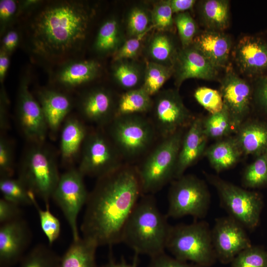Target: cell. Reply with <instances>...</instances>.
<instances>
[{
	"label": "cell",
	"mask_w": 267,
	"mask_h": 267,
	"mask_svg": "<svg viewBox=\"0 0 267 267\" xmlns=\"http://www.w3.org/2000/svg\"><path fill=\"white\" fill-rule=\"evenodd\" d=\"M29 14L28 47L36 59L60 64L75 59L87 39L92 9L82 1H53Z\"/></svg>",
	"instance_id": "cell-1"
},
{
	"label": "cell",
	"mask_w": 267,
	"mask_h": 267,
	"mask_svg": "<svg viewBox=\"0 0 267 267\" xmlns=\"http://www.w3.org/2000/svg\"><path fill=\"white\" fill-rule=\"evenodd\" d=\"M142 195L135 167L123 164L98 178L86 204L82 238L97 247L121 243L125 223Z\"/></svg>",
	"instance_id": "cell-2"
},
{
	"label": "cell",
	"mask_w": 267,
	"mask_h": 267,
	"mask_svg": "<svg viewBox=\"0 0 267 267\" xmlns=\"http://www.w3.org/2000/svg\"><path fill=\"white\" fill-rule=\"evenodd\" d=\"M159 210L153 194L139 199L123 229L121 242L134 254L150 258L165 252L171 225Z\"/></svg>",
	"instance_id": "cell-3"
},
{
	"label": "cell",
	"mask_w": 267,
	"mask_h": 267,
	"mask_svg": "<svg viewBox=\"0 0 267 267\" xmlns=\"http://www.w3.org/2000/svg\"><path fill=\"white\" fill-rule=\"evenodd\" d=\"M166 249L175 258L202 267H210L217 261L211 229L204 221L171 225Z\"/></svg>",
	"instance_id": "cell-4"
},
{
	"label": "cell",
	"mask_w": 267,
	"mask_h": 267,
	"mask_svg": "<svg viewBox=\"0 0 267 267\" xmlns=\"http://www.w3.org/2000/svg\"><path fill=\"white\" fill-rule=\"evenodd\" d=\"M183 135L181 129L162 138L141 165L136 167L143 195L156 193L174 179Z\"/></svg>",
	"instance_id": "cell-5"
},
{
	"label": "cell",
	"mask_w": 267,
	"mask_h": 267,
	"mask_svg": "<svg viewBox=\"0 0 267 267\" xmlns=\"http://www.w3.org/2000/svg\"><path fill=\"white\" fill-rule=\"evenodd\" d=\"M33 145L25 155L18 178L49 207L60 176L51 152L42 144Z\"/></svg>",
	"instance_id": "cell-6"
},
{
	"label": "cell",
	"mask_w": 267,
	"mask_h": 267,
	"mask_svg": "<svg viewBox=\"0 0 267 267\" xmlns=\"http://www.w3.org/2000/svg\"><path fill=\"white\" fill-rule=\"evenodd\" d=\"M109 125V138L122 158L127 159L144 153L156 132L153 123L139 114L115 117Z\"/></svg>",
	"instance_id": "cell-7"
},
{
	"label": "cell",
	"mask_w": 267,
	"mask_h": 267,
	"mask_svg": "<svg viewBox=\"0 0 267 267\" xmlns=\"http://www.w3.org/2000/svg\"><path fill=\"white\" fill-rule=\"evenodd\" d=\"M168 218L190 216L198 219L207 214L211 201L205 183L191 175H182L172 181L168 192Z\"/></svg>",
	"instance_id": "cell-8"
},
{
	"label": "cell",
	"mask_w": 267,
	"mask_h": 267,
	"mask_svg": "<svg viewBox=\"0 0 267 267\" xmlns=\"http://www.w3.org/2000/svg\"><path fill=\"white\" fill-rule=\"evenodd\" d=\"M207 178L216 188L221 205L228 216L245 229H255L260 222L264 206L260 194L242 188L215 176L210 175Z\"/></svg>",
	"instance_id": "cell-9"
},
{
	"label": "cell",
	"mask_w": 267,
	"mask_h": 267,
	"mask_svg": "<svg viewBox=\"0 0 267 267\" xmlns=\"http://www.w3.org/2000/svg\"><path fill=\"white\" fill-rule=\"evenodd\" d=\"M122 158L109 136L100 131L92 132L83 143L78 170L84 176L98 178L121 167Z\"/></svg>",
	"instance_id": "cell-10"
},
{
	"label": "cell",
	"mask_w": 267,
	"mask_h": 267,
	"mask_svg": "<svg viewBox=\"0 0 267 267\" xmlns=\"http://www.w3.org/2000/svg\"><path fill=\"white\" fill-rule=\"evenodd\" d=\"M78 169H71L60 176L52 198L61 209L71 229L74 241L81 237L78 227L79 214L86 205L89 193Z\"/></svg>",
	"instance_id": "cell-11"
},
{
	"label": "cell",
	"mask_w": 267,
	"mask_h": 267,
	"mask_svg": "<svg viewBox=\"0 0 267 267\" xmlns=\"http://www.w3.org/2000/svg\"><path fill=\"white\" fill-rule=\"evenodd\" d=\"M159 92L154 104L153 124L156 131L164 138L189 126L194 119L177 90Z\"/></svg>",
	"instance_id": "cell-12"
},
{
	"label": "cell",
	"mask_w": 267,
	"mask_h": 267,
	"mask_svg": "<svg viewBox=\"0 0 267 267\" xmlns=\"http://www.w3.org/2000/svg\"><path fill=\"white\" fill-rule=\"evenodd\" d=\"M211 234L217 259L223 264H230L239 253L252 245L246 229L229 216L216 219Z\"/></svg>",
	"instance_id": "cell-13"
},
{
	"label": "cell",
	"mask_w": 267,
	"mask_h": 267,
	"mask_svg": "<svg viewBox=\"0 0 267 267\" xmlns=\"http://www.w3.org/2000/svg\"><path fill=\"white\" fill-rule=\"evenodd\" d=\"M29 79L22 78L18 88L17 116L25 137L33 144H42L48 128L41 106L29 89Z\"/></svg>",
	"instance_id": "cell-14"
},
{
	"label": "cell",
	"mask_w": 267,
	"mask_h": 267,
	"mask_svg": "<svg viewBox=\"0 0 267 267\" xmlns=\"http://www.w3.org/2000/svg\"><path fill=\"white\" fill-rule=\"evenodd\" d=\"M220 92L236 133L249 113L250 87L245 81L229 73L222 81Z\"/></svg>",
	"instance_id": "cell-15"
},
{
	"label": "cell",
	"mask_w": 267,
	"mask_h": 267,
	"mask_svg": "<svg viewBox=\"0 0 267 267\" xmlns=\"http://www.w3.org/2000/svg\"><path fill=\"white\" fill-rule=\"evenodd\" d=\"M173 66L178 87L188 79L213 80L218 73V68L192 44L177 52Z\"/></svg>",
	"instance_id": "cell-16"
},
{
	"label": "cell",
	"mask_w": 267,
	"mask_h": 267,
	"mask_svg": "<svg viewBox=\"0 0 267 267\" xmlns=\"http://www.w3.org/2000/svg\"><path fill=\"white\" fill-rule=\"evenodd\" d=\"M30 232L26 222L19 218L1 224L0 227V263L9 267L22 256L30 241Z\"/></svg>",
	"instance_id": "cell-17"
},
{
	"label": "cell",
	"mask_w": 267,
	"mask_h": 267,
	"mask_svg": "<svg viewBox=\"0 0 267 267\" xmlns=\"http://www.w3.org/2000/svg\"><path fill=\"white\" fill-rule=\"evenodd\" d=\"M78 106L81 116L99 125L110 124L115 117L116 104L112 93L103 88H96L84 92Z\"/></svg>",
	"instance_id": "cell-18"
},
{
	"label": "cell",
	"mask_w": 267,
	"mask_h": 267,
	"mask_svg": "<svg viewBox=\"0 0 267 267\" xmlns=\"http://www.w3.org/2000/svg\"><path fill=\"white\" fill-rule=\"evenodd\" d=\"M100 69V64L96 60L72 59L61 64L52 78L61 87L74 89L93 81Z\"/></svg>",
	"instance_id": "cell-19"
},
{
	"label": "cell",
	"mask_w": 267,
	"mask_h": 267,
	"mask_svg": "<svg viewBox=\"0 0 267 267\" xmlns=\"http://www.w3.org/2000/svg\"><path fill=\"white\" fill-rule=\"evenodd\" d=\"M201 118L194 119L184 134L178 154L174 179L184 175L185 170L194 164L204 152L208 137L205 134Z\"/></svg>",
	"instance_id": "cell-20"
},
{
	"label": "cell",
	"mask_w": 267,
	"mask_h": 267,
	"mask_svg": "<svg viewBox=\"0 0 267 267\" xmlns=\"http://www.w3.org/2000/svg\"><path fill=\"white\" fill-rule=\"evenodd\" d=\"M235 54L237 63L245 74H257L267 69V43L260 38L243 37L237 44Z\"/></svg>",
	"instance_id": "cell-21"
},
{
	"label": "cell",
	"mask_w": 267,
	"mask_h": 267,
	"mask_svg": "<svg viewBox=\"0 0 267 267\" xmlns=\"http://www.w3.org/2000/svg\"><path fill=\"white\" fill-rule=\"evenodd\" d=\"M37 97L48 130L56 132L72 109V99L64 93L50 89L40 90Z\"/></svg>",
	"instance_id": "cell-22"
},
{
	"label": "cell",
	"mask_w": 267,
	"mask_h": 267,
	"mask_svg": "<svg viewBox=\"0 0 267 267\" xmlns=\"http://www.w3.org/2000/svg\"><path fill=\"white\" fill-rule=\"evenodd\" d=\"M192 45L217 68L224 67L231 49L229 38L221 32L206 31L196 35Z\"/></svg>",
	"instance_id": "cell-23"
},
{
	"label": "cell",
	"mask_w": 267,
	"mask_h": 267,
	"mask_svg": "<svg viewBox=\"0 0 267 267\" xmlns=\"http://www.w3.org/2000/svg\"><path fill=\"white\" fill-rule=\"evenodd\" d=\"M235 137L242 153L259 156L267 151V125L258 121L244 123Z\"/></svg>",
	"instance_id": "cell-24"
},
{
	"label": "cell",
	"mask_w": 267,
	"mask_h": 267,
	"mask_svg": "<svg viewBox=\"0 0 267 267\" xmlns=\"http://www.w3.org/2000/svg\"><path fill=\"white\" fill-rule=\"evenodd\" d=\"M88 133L83 123L75 117L67 118L62 126L60 136L62 158L70 161L77 156Z\"/></svg>",
	"instance_id": "cell-25"
},
{
	"label": "cell",
	"mask_w": 267,
	"mask_h": 267,
	"mask_svg": "<svg viewBox=\"0 0 267 267\" xmlns=\"http://www.w3.org/2000/svg\"><path fill=\"white\" fill-rule=\"evenodd\" d=\"M205 153L211 165L218 173L234 165L242 154L235 137L216 142Z\"/></svg>",
	"instance_id": "cell-26"
},
{
	"label": "cell",
	"mask_w": 267,
	"mask_h": 267,
	"mask_svg": "<svg viewBox=\"0 0 267 267\" xmlns=\"http://www.w3.org/2000/svg\"><path fill=\"white\" fill-rule=\"evenodd\" d=\"M97 247L82 237L74 241L60 258L58 267H97L95 252Z\"/></svg>",
	"instance_id": "cell-27"
},
{
	"label": "cell",
	"mask_w": 267,
	"mask_h": 267,
	"mask_svg": "<svg viewBox=\"0 0 267 267\" xmlns=\"http://www.w3.org/2000/svg\"><path fill=\"white\" fill-rule=\"evenodd\" d=\"M152 106L151 96L142 87L129 90L121 96L117 103L115 117L146 112Z\"/></svg>",
	"instance_id": "cell-28"
},
{
	"label": "cell",
	"mask_w": 267,
	"mask_h": 267,
	"mask_svg": "<svg viewBox=\"0 0 267 267\" xmlns=\"http://www.w3.org/2000/svg\"><path fill=\"white\" fill-rule=\"evenodd\" d=\"M121 34L118 21L114 18L105 20L99 27L93 48L98 54L114 53L121 45Z\"/></svg>",
	"instance_id": "cell-29"
},
{
	"label": "cell",
	"mask_w": 267,
	"mask_h": 267,
	"mask_svg": "<svg viewBox=\"0 0 267 267\" xmlns=\"http://www.w3.org/2000/svg\"><path fill=\"white\" fill-rule=\"evenodd\" d=\"M177 52L172 39L165 32L156 33L149 41L148 53L151 61L173 66Z\"/></svg>",
	"instance_id": "cell-30"
},
{
	"label": "cell",
	"mask_w": 267,
	"mask_h": 267,
	"mask_svg": "<svg viewBox=\"0 0 267 267\" xmlns=\"http://www.w3.org/2000/svg\"><path fill=\"white\" fill-rule=\"evenodd\" d=\"M202 15L206 25L212 30L221 32L229 24L228 2L222 0L205 1Z\"/></svg>",
	"instance_id": "cell-31"
},
{
	"label": "cell",
	"mask_w": 267,
	"mask_h": 267,
	"mask_svg": "<svg viewBox=\"0 0 267 267\" xmlns=\"http://www.w3.org/2000/svg\"><path fill=\"white\" fill-rule=\"evenodd\" d=\"M174 73L173 66L153 61L147 63L142 87L150 96L160 92L165 82Z\"/></svg>",
	"instance_id": "cell-32"
},
{
	"label": "cell",
	"mask_w": 267,
	"mask_h": 267,
	"mask_svg": "<svg viewBox=\"0 0 267 267\" xmlns=\"http://www.w3.org/2000/svg\"><path fill=\"white\" fill-rule=\"evenodd\" d=\"M0 190L6 200L19 206L32 205L31 191L19 178H0Z\"/></svg>",
	"instance_id": "cell-33"
},
{
	"label": "cell",
	"mask_w": 267,
	"mask_h": 267,
	"mask_svg": "<svg viewBox=\"0 0 267 267\" xmlns=\"http://www.w3.org/2000/svg\"><path fill=\"white\" fill-rule=\"evenodd\" d=\"M203 125L208 137L218 138L234 132L229 113L224 106L221 111L210 114L203 119Z\"/></svg>",
	"instance_id": "cell-34"
},
{
	"label": "cell",
	"mask_w": 267,
	"mask_h": 267,
	"mask_svg": "<svg viewBox=\"0 0 267 267\" xmlns=\"http://www.w3.org/2000/svg\"><path fill=\"white\" fill-rule=\"evenodd\" d=\"M60 258L48 247L38 244L22 260L20 267H58Z\"/></svg>",
	"instance_id": "cell-35"
},
{
	"label": "cell",
	"mask_w": 267,
	"mask_h": 267,
	"mask_svg": "<svg viewBox=\"0 0 267 267\" xmlns=\"http://www.w3.org/2000/svg\"><path fill=\"white\" fill-rule=\"evenodd\" d=\"M242 183L249 188L260 187L267 184V151L258 156L247 167L243 174Z\"/></svg>",
	"instance_id": "cell-36"
},
{
	"label": "cell",
	"mask_w": 267,
	"mask_h": 267,
	"mask_svg": "<svg viewBox=\"0 0 267 267\" xmlns=\"http://www.w3.org/2000/svg\"><path fill=\"white\" fill-rule=\"evenodd\" d=\"M126 60L115 62L113 76L117 83L128 90L136 89L140 79V73L137 66Z\"/></svg>",
	"instance_id": "cell-37"
},
{
	"label": "cell",
	"mask_w": 267,
	"mask_h": 267,
	"mask_svg": "<svg viewBox=\"0 0 267 267\" xmlns=\"http://www.w3.org/2000/svg\"><path fill=\"white\" fill-rule=\"evenodd\" d=\"M30 195L33 205L36 209L40 219L42 229L46 237L49 244L53 243L58 238L60 233L61 224L59 220L49 210V207L46 209H41L37 202L36 195L31 191Z\"/></svg>",
	"instance_id": "cell-38"
},
{
	"label": "cell",
	"mask_w": 267,
	"mask_h": 267,
	"mask_svg": "<svg viewBox=\"0 0 267 267\" xmlns=\"http://www.w3.org/2000/svg\"><path fill=\"white\" fill-rule=\"evenodd\" d=\"M230 264L231 267H267V250L252 245L239 253Z\"/></svg>",
	"instance_id": "cell-39"
},
{
	"label": "cell",
	"mask_w": 267,
	"mask_h": 267,
	"mask_svg": "<svg viewBox=\"0 0 267 267\" xmlns=\"http://www.w3.org/2000/svg\"><path fill=\"white\" fill-rule=\"evenodd\" d=\"M151 14L140 6L133 7L130 11L127 19V29L129 35L136 37L148 32L152 28Z\"/></svg>",
	"instance_id": "cell-40"
},
{
	"label": "cell",
	"mask_w": 267,
	"mask_h": 267,
	"mask_svg": "<svg viewBox=\"0 0 267 267\" xmlns=\"http://www.w3.org/2000/svg\"><path fill=\"white\" fill-rule=\"evenodd\" d=\"M170 0H161L156 3L151 12L152 27L161 32L171 31L174 18Z\"/></svg>",
	"instance_id": "cell-41"
},
{
	"label": "cell",
	"mask_w": 267,
	"mask_h": 267,
	"mask_svg": "<svg viewBox=\"0 0 267 267\" xmlns=\"http://www.w3.org/2000/svg\"><path fill=\"white\" fill-rule=\"evenodd\" d=\"M174 23L177 28L182 48L190 46L196 36V24L188 12L176 14Z\"/></svg>",
	"instance_id": "cell-42"
},
{
	"label": "cell",
	"mask_w": 267,
	"mask_h": 267,
	"mask_svg": "<svg viewBox=\"0 0 267 267\" xmlns=\"http://www.w3.org/2000/svg\"><path fill=\"white\" fill-rule=\"evenodd\" d=\"M194 96L196 101L210 114L218 113L224 107L222 94L216 89L200 87L195 91Z\"/></svg>",
	"instance_id": "cell-43"
},
{
	"label": "cell",
	"mask_w": 267,
	"mask_h": 267,
	"mask_svg": "<svg viewBox=\"0 0 267 267\" xmlns=\"http://www.w3.org/2000/svg\"><path fill=\"white\" fill-rule=\"evenodd\" d=\"M13 149L10 141L3 136L0 139V178L12 177L14 173Z\"/></svg>",
	"instance_id": "cell-44"
},
{
	"label": "cell",
	"mask_w": 267,
	"mask_h": 267,
	"mask_svg": "<svg viewBox=\"0 0 267 267\" xmlns=\"http://www.w3.org/2000/svg\"><path fill=\"white\" fill-rule=\"evenodd\" d=\"M147 33L133 37L126 40L113 54V61L127 60L136 57Z\"/></svg>",
	"instance_id": "cell-45"
},
{
	"label": "cell",
	"mask_w": 267,
	"mask_h": 267,
	"mask_svg": "<svg viewBox=\"0 0 267 267\" xmlns=\"http://www.w3.org/2000/svg\"><path fill=\"white\" fill-rule=\"evenodd\" d=\"M19 16L18 1L1 0L0 1V34L3 35L14 20Z\"/></svg>",
	"instance_id": "cell-46"
},
{
	"label": "cell",
	"mask_w": 267,
	"mask_h": 267,
	"mask_svg": "<svg viewBox=\"0 0 267 267\" xmlns=\"http://www.w3.org/2000/svg\"><path fill=\"white\" fill-rule=\"evenodd\" d=\"M148 267H202L193 263L179 260L165 252L150 258Z\"/></svg>",
	"instance_id": "cell-47"
},
{
	"label": "cell",
	"mask_w": 267,
	"mask_h": 267,
	"mask_svg": "<svg viewBox=\"0 0 267 267\" xmlns=\"http://www.w3.org/2000/svg\"><path fill=\"white\" fill-rule=\"evenodd\" d=\"M19 206L5 199H0V222L5 223L21 218Z\"/></svg>",
	"instance_id": "cell-48"
},
{
	"label": "cell",
	"mask_w": 267,
	"mask_h": 267,
	"mask_svg": "<svg viewBox=\"0 0 267 267\" xmlns=\"http://www.w3.org/2000/svg\"><path fill=\"white\" fill-rule=\"evenodd\" d=\"M2 36L0 48L10 54L18 44L19 34L14 29H9Z\"/></svg>",
	"instance_id": "cell-49"
},
{
	"label": "cell",
	"mask_w": 267,
	"mask_h": 267,
	"mask_svg": "<svg viewBox=\"0 0 267 267\" xmlns=\"http://www.w3.org/2000/svg\"><path fill=\"white\" fill-rule=\"evenodd\" d=\"M0 126L1 130H6L8 127V105L9 100L3 88L0 89Z\"/></svg>",
	"instance_id": "cell-50"
},
{
	"label": "cell",
	"mask_w": 267,
	"mask_h": 267,
	"mask_svg": "<svg viewBox=\"0 0 267 267\" xmlns=\"http://www.w3.org/2000/svg\"><path fill=\"white\" fill-rule=\"evenodd\" d=\"M170 2L173 13L178 14L191 9L195 3V0H171Z\"/></svg>",
	"instance_id": "cell-51"
},
{
	"label": "cell",
	"mask_w": 267,
	"mask_h": 267,
	"mask_svg": "<svg viewBox=\"0 0 267 267\" xmlns=\"http://www.w3.org/2000/svg\"><path fill=\"white\" fill-rule=\"evenodd\" d=\"M43 1L39 0H23L18 1L19 15L22 14H29L37 8Z\"/></svg>",
	"instance_id": "cell-52"
},
{
	"label": "cell",
	"mask_w": 267,
	"mask_h": 267,
	"mask_svg": "<svg viewBox=\"0 0 267 267\" xmlns=\"http://www.w3.org/2000/svg\"><path fill=\"white\" fill-rule=\"evenodd\" d=\"M138 262V255L134 254L133 261L132 263H128L126 260L122 258L119 262H116L112 257V254L109 256L108 263L102 267H137Z\"/></svg>",
	"instance_id": "cell-53"
},
{
	"label": "cell",
	"mask_w": 267,
	"mask_h": 267,
	"mask_svg": "<svg viewBox=\"0 0 267 267\" xmlns=\"http://www.w3.org/2000/svg\"><path fill=\"white\" fill-rule=\"evenodd\" d=\"M7 52L0 48V82L3 83L9 67L10 60Z\"/></svg>",
	"instance_id": "cell-54"
},
{
	"label": "cell",
	"mask_w": 267,
	"mask_h": 267,
	"mask_svg": "<svg viewBox=\"0 0 267 267\" xmlns=\"http://www.w3.org/2000/svg\"><path fill=\"white\" fill-rule=\"evenodd\" d=\"M258 97L260 104L267 112V77L263 79L260 84Z\"/></svg>",
	"instance_id": "cell-55"
}]
</instances>
